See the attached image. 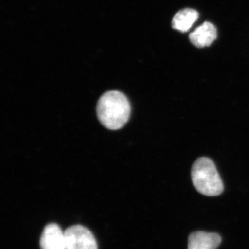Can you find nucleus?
I'll return each mask as SVG.
<instances>
[{
	"label": "nucleus",
	"instance_id": "nucleus-1",
	"mask_svg": "<svg viewBox=\"0 0 249 249\" xmlns=\"http://www.w3.org/2000/svg\"><path fill=\"white\" fill-rule=\"evenodd\" d=\"M130 113V103L120 91H108L98 101V119L106 128L111 130L122 128L128 121Z\"/></svg>",
	"mask_w": 249,
	"mask_h": 249
},
{
	"label": "nucleus",
	"instance_id": "nucleus-2",
	"mask_svg": "<svg viewBox=\"0 0 249 249\" xmlns=\"http://www.w3.org/2000/svg\"><path fill=\"white\" fill-rule=\"evenodd\" d=\"M191 177L193 186L201 194L214 196L224 191V184L215 165L207 157H201L195 162Z\"/></svg>",
	"mask_w": 249,
	"mask_h": 249
},
{
	"label": "nucleus",
	"instance_id": "nucleus-3",
	"mask_svg": "<svg viewBox=\"0 0 249 249\" xmlns=\"http://www.w3.org/2000/svg\"><path fill=\"white\" fill-rule=\"evenodd\" d=\"M64 232L66 249H98L92 232L83 226H72Z\"/></svg>",
	"mask_w": 249,
	"mask_h": 249
},
{
	"label": "nucleus",
	"instance_id": "nucleus-4",
	"mask_svg": "<svg viewBox=\"0 0 249 249\" xmlns=\"http://www.w3.org/2000/svg\"><path fill=\"white\" fill-rule=\"evenodd\" d=\"M40 246L41 249H66L65 232L58 224H47L41 235Z\"/></svg>",
	"mask_w": 249,
	"mask_h": 249
},
{
	"label": "nucleus",
	"instance_id": "nucleus-5",
	"mask_svg": "<svg viewBox=\"0 0 249 249\" xmlns=\"http://www.w3.org/2000/svg\"><path fill=\"white\" fill-rule=\"evenodd\" d=\"M217 37V31L215 26L209 22H205L189 35L191 43L197 48L209 47Z\"/></svg>",
	"mask_w": 249,
	"mask_h": 249
},
{
	"label": "nucleus",
	"instance_id": "nucleus-6",
	"mask_svg": "<svg viewBox=\"0 0 249 249\" xmlns=\"http://www.w3.org/2000/svg\"><path fill=\"white\" fill-rule=\"evenodd\" d=\"M222 238L214 232L197 231L193 232L188 238V249H217Z\"/></svg>",
	"mask_w": 249,
	"mask_h": 249
},
{
	"label": "nucleus",
	"instance_id": "nucleus-7",
	"mask_svg": "<svg viewBox=\"0 0 249 249\" xmlns=\"http://www.w3.org/2000/svg\"><path fill=\"white\" fill-rule=\"evenodd\" d=\"M199 18V13L194 9L181 10L175 15L173 19V28L180 32L186 33Z\"/></svg>",
	"mask_w": 249,
	"mask_h": 249
}]
</instances>
